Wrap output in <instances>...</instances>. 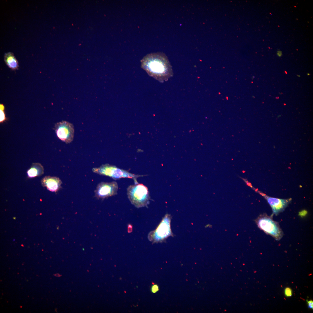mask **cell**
Listing matches in <instances>:
<instances>
[{
    "label": "cell",
    "mask_w": 313,
    "mask_h": 313,
    "mask_svg": "<svg viewBox=\"0 0 313 313\" xmlns=\"http://www.w3.org/2000/svg\"><path fill=\"white\" fill-rule=\"evenodd\" d=\"M159 290L158 286L156 284L153 285L151 288V291L153 293H155Z\"/></svg>",
    "instance_id": "obj_14"
},
{
    "label": "cell",
    "mask_w": 313,
    "mask_h": 313,
    "mask_svg": "<svg viewBox=\"0 0 313 313\" xmlns=\"http://www.w3.org/2000/svg\"><path fill=\"white\" fill-rule=\"evenodd\" d=\"M277 54L278 56L280 57L282 55V52L281 51L279 50L277 51Z\"/></svg>",
    "instance_id": "obj_17"
},
{
    "label": "cell",
    "mask_w": 313,
    "mask_h": 313,
    "mask_svg": "<svg viewBox=\"0 0 313 313\" xmlns=\"http://www.w3.org/2000/svg\"><path fill=\"white\" fill-rule=\"evenodd\" d=\"M284 294L287 297H290L292 295V289L288 287H286L284 290Z\"/></svg>",
    "instance_id": "obj_13"
},
{
    "label": "cell",
    "mask_w": 313,
    "mask_h": 313,
    "mask_svg": "<svg viewBox=\"0 0 313 313\" xmlns=\"http://www.w3.org/2000/svg\"><path fill=\"white\" fill-rule=\"evenodd\" d=\"M307 211L303 210L299 212V215L301 216H305L307 214Z\"/></svg>",
    "instance_id": "obj_16"
},
{
    "label": "cell",
    "mask_w": 313,
    "mask_h": 313,
    "mask_svg": "<svg viewBox=\"0 0 313 313\" xmlns=\"http://www.w3.org/2000/svg\"><path fill=\"white\" fill-rule=\"evenodd\" d=\"M127 194L131 203L137 208L147 206L149 203L148 189L143 184L138 183L129 185L127 188Z\"/></svg>",
    "instance_id": "obj_2"
},
{
    "label": "cell",
    "mask_w": 313,
    "mask_h": 313,
    "mask_svg": "<svg viewBox=\"0 0 313 313\" xmlns=\"http://www.w3.org/2000/svg\"><path fill=\"white\" fill-rule=\"evenodd\" d=\"M256 223L261 229L276 240L279 241L282 237L283 232L278 223L273 220L272 215H261L257 219Z\"/></svg>",
    "instance_id": "obj_4"
},
{
    "label": "cell",
    "mask_w": 313,
    "mask_h": 313,
    "mask_svg": "<svg viewBox=\"0 0 313 313\" xmlns=\"http://www.w3.org/2000/svg\"><path fill=\"white\" fill-rule=\"evenodd\" d=\"M276 99H279V97H276Z\"/></svg>",
    "instance_id": "obj_19"
},
{
    "label": "cell",
    "mask_w": 313,
    "mask_h": 313,
    "mask_svg": "<svg viewBox=\"0 0 313 313\" xmlns=\"http://www.w3.org/2000/svg\"><path fill=\"white\" fill-rule=\"evenodd\" d=\"M0 122H2L6 119L5 114L4 112V106L3 104H0Z\"/></svg>",
    "instance_id": "obj_12"
},
{
    "label": "cell",
    "mask_w": 313,
    "mask_h": 313,
    "mask_svg": "<svg viewBox=\"0 0 313 313\" xmlns=\"http://www.w3.org/2000/svg\"><path fill=\"white\" fill-rule=\"evenodd\" d=\"M141 68L148 74L159 82L166 81L173 76L172 66L167 57L163 52L149 54L141 61Z\"/></svg>",
    "instance_id": "obj_1"
},
{
    "label": "cell",
    "mask_w": 313,
    "mask_h": 313,
    "mask_svg": "<svg viewBox=\"0 0 313 313\" xmlns=\"http://www.w3.org/2000/svg\"><path fill=\"white\" fill-rule=\"evenodd\" d=\"M263 196L271 207L273 214H274L276 216L283 211L291 200V199H281L276 198L269 196L265 194Z\"/></svg>",
    "instance_id": "obj_8"
},
{
    "label": "cell",
    "mask_w": 313,
    "mask_h": 313,
    "mask_svg": "<svg viewBox=\"0 0 313 313\" xmlns=\"http://www.w3.org/2000/svg\"><path fill=\"white\" fill-rule=\"evenodd\" d=\"M4 60L7 65L13 70L17 69L18 67V62L13 54L8 52L4 55Z\"/></svg>",
    "instance_id": "obj_10"
},
{
    "label": "cell",
    "mask_w": 313,
    "mask_h": 313,
    "mask_svg": "<svg viewBox=\"0 0 313 313\" xmlns=\"http://www.w3.org/2000/svg\"><path fill=\"white\" fill-rule=\"evenodd\" d=\"M307 75H308V76H309V75H310V73H307Z\"/></svg>",
    "instance_id": "obj_18"
},
{
    "label": "cell",
    "mask_w": 313,
    "mask_h": 313,
    "mask_svg": "<svg viewBox=\"0 0 313 313\" xmlns=\"http://www.w3.org/2000/svg\"><path fill=\"white\" fill-rule=\"evenodd\" d=\"M170 233V221L167 216L163 219L156 229L149 234L148 238L153 242H158L169 236Z\"/></svg>",
    "instance_id": "obj_5"
},
{
    "label": "cell",
    "mask_w": 313,
    "mask_h": 313,
    "mask_svg": "<svg viewBox=\"0 0 313 313\" xmlns=\"http://www.w3.org/2000/svg\"><path fill=\"white\" fill-rule=\"evenodd\" d=\"M92 171L98 174L109 176L115 180L122 178L132 179L134 181L135 184L138 183L137 180L138 178L143 176V175L131 173L126 170L109 164L103 165L99 167L94 168Z\"/></svg>",
    "instance_id": "obj_3"
},
{
    "label": "cell",
    "mask_w": 313,
    "mask_h": 313,
    "mask_svg": "<svg viewBox=\"0 0 313 313\" xmlns=\"http://www.w3.org/2000/svg\"><path fill=\"white\" fill-rule=\"evenodd\" d=\"M307 303L308 307L310 309L313 310V301L312 300L310 301L307 300Z\"/></svg>",
    "instance_id": "obj_15"
},
{
    "label": "cell",
    "mask_w": 313,
    "mask_h": 313,
    "mask_svg": "<svg viewBox=\"0 0 313 313\" xmlns=\"http://www.w3.org/2000/svg\"><path fill=\"white\" fill-rule=\"evenodd\" d=\"M43 185L46 187L49 190L56 192L61 188L62 182L58 177L55 176H46L41 181Z\"/></svg>",
    "instance_id": "obj_9"
},
{
    "label": "cell",
    "mask_w": 313,
    "mask_h": 313,
    "mask_svg": "<svg viewBox=\"0 0 313 313\" xmlns=\"http://www.w3.org/2000/svg\"><path fill=\"white\" fill-rule=\"evenodd\" d=\"M285 74H287V72H286V71H285Z\"/></svg>",
    "instance_id": "obj_20"
},
{
    "label": "cell",
    "mask_w": 313,
    "mask_h": 313,
    "mask_svg": "<svg viewBox=\"0 0 313 313\" xmlns=\"http://www.w3.org/2000/svg\"><path fill=\"white\" fill-rule=\"evenodd\" d=\"M43 168L42 165L38 163H34L31 168L28 170V174L30 177H34L41 175L43 173Z\"/></svg>",
    "instance_id": "obj_11"
},
{
    "label": "cell",
    "mask_w": 313,
    "mask_h": 313,
    "mask_svg": "<svg viewBox=\"0 0 313 313\" xmlns=\"http://www.w3.org/2000/svg\"><path fill=\"white\" fill-rule=\"evenodd\" d=\"M297 75V76H298V77H300V75Z\"/></svg>",
    "instance_id": "obj_21"
},
{
    "label": "cell",
    "mask_w": 313,
    "mask_h": 313,
    "mask_svg": "<svg viewBox=\"0 0 313 313\" xmlns=\"http://www.w3.org/2000/svg\"><path fill=\"white\" fill-rule=\"evenodd\" d=\"M118 189L115 181L101 182L98 184L94 191L95 196L98 199H104L117 194Z\"/></svg>",
    "instance_id": "obj_7"
},
{
    "label": "cell",
    "mask_w": 313,
    "mask_h": 313,
    "mask_svg": "<svg viewBox=\"0 0 313 313\" xmlns=\"http://www.w3.org/2000/svg\"><path fill=\"white\" fill-rule=\"evenodd\" d=\"M54 130L58 137L62 141L68 143L73 141L74 129L72 123L63 121L55 124Z\"/></svg>",
    "instance_id": "obj_6"
}]
</instances>
